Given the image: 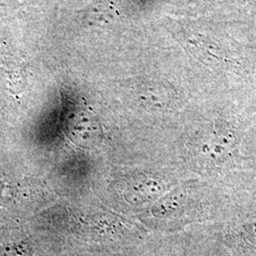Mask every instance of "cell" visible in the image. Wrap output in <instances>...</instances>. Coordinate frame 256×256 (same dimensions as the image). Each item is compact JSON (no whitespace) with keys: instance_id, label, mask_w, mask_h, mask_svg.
I'll return each mask as SVG.
<instances>
[{"instance_id":"cell-1","label":"cell","mask_w":256,"mask_h":256,"mask_svg":"<svg viewBox=\"0 0 256 256\" xmlns=\"http://www.w3.org/2000/svg\"><path fill=\"white\" fill-rule=\"evenodd\" d=\"M27 245L23 242H16L0 247V256H26Z\"/></svg>"}]
</instances>
